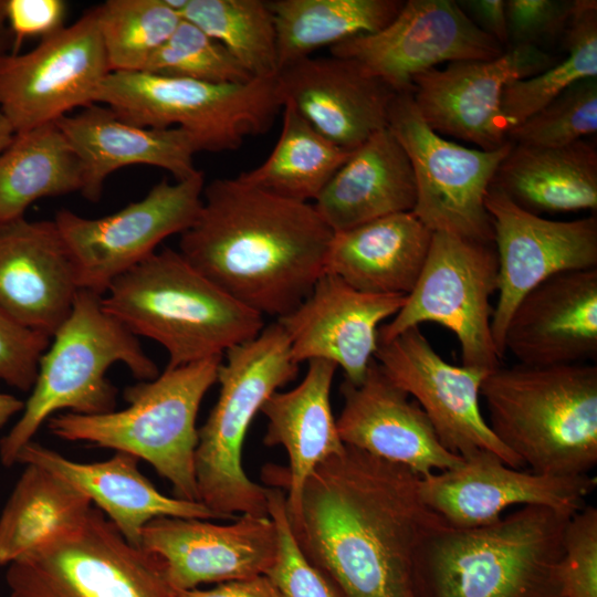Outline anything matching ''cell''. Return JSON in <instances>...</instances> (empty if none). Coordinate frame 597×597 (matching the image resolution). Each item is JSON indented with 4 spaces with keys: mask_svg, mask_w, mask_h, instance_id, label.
Listing matches in <instances>:
<instances>
[{
    "mask_svg": "<svg viewBox=\"0 0 597 597\" xmlns=\"http://www.w3.org/2000/svg\"><path fill=\"white\" fill-rule=\"evenodd\" d=\"M420 479L346 444L308 476L290 526L337 597H415L417 551L448 525L423 501Z\"/></svg>",
    "mask_w": 597,
    "mask_h": 597,
    "instance_id": "1",
    "label": "cell"
},
{
    "mask_svg": "<svg viewBox=\"0 0 597 597\" xmlns=\"http://www.w3.org/2000/svg\"><path fill=\"white\" fill-rule=\"evenodd\" d=\"M333 234L312 203L219 178L205 185L179 252L239 303L280 318L324 274Z\"/></svg>",
    "mask_w": 597,
    "mask_h": 597,
    "instance_id": "2",
    "label": "cell"
},
{
    "mask_svg": "<svg viewBox=\"0 0 597 597\" xmlns=\"http://www.w3.org/2000/svg\"><path fill=\"white\" fill-rule=\"evenodd\" d=\"M569 517L526 505L489 525L442 526L417 551L415 597H562V541Z\"/></svg>",
    "mask_w": 597,
    "mask_h": 597,
    "instance_id": "3",
    "label": "cell"
},
{
    "mask_svg": "<svg viewBox=\"0 0 597 597\" xmlns=\"http://www.w3.org/2000/svg\"><path fill=\"white\" fill-rule=\"evenodd\" d=\"M104 310L132 334L168 353L166 367L222 357L256 337L264 316L235 301L179 251H155L117 276L102 296Z\"/></svg>",
    "mask_w": 597,
    "mask_h": 597,
    "instance_id": "4",
    "label": "cell"
},
{
    "mask_svg": "<svg viewBox=\"0 0 597 597\" xmlns=\"http://www.w3.org/2000/svg\"><path fill=\"white\" fill-rule=\"evenodd\" d=\"M488 425L528 470L589 474L597 464V366H499L482 381Z\"/></svg>",
    "mask_w": 597,
    "mask_h": 597,
    "instance_id": "5",
    "label": "cell"
},
{
    "mask_svg": "<svg viewBox=\"0 0 597 597\" xmlns=\"http://www.w3.org/2000/svg\"><path fill=\"white\" fill-rule=\"evenodd\" d=\"M222 357L166 367L156 378L125 388L126 408L98 415H54L48 429L65 441L87 442L147 461L169 481L176 498L200 502L196 420L205 395L217 383Z\"/></svg>",
    "mask_w": 597,
    "mask_h": 597,
    "instance_id": "6",
    "label": "cell"
},
{
    "mask_svg": "<svg viewBox=\"0 0 597 597\" xmlns=\"http://www.w3.org/2000/svg\"><path fill=\"white\" fill-rule=\"evenodd\" d=\"M223 356L217 376L218 399L198 429L195 472L199 501L224 520H234L235 513L269 516V488L244 472L243 442L265 400L295 379L298 364L276 321Z\"/></svg>",
    "mask_w": 597,
    "mask_h": 597,
    "instance_id": "7",
    "label": "cell"
},
{
    "mask_svg": "<svg viewBox=\"0 0 597 597\" xmlns=\"http://www.w3.org/2000/svg\"><path fill=\"white\" fill-rule=\"evenodd\" d=\"M115 363H123L138 380L159 375L137 337L104 310L102 296L78 290L69 316L40 359L21 417L0 440L2 464H15L20 450L56 411L98 415L115 410L117 390L106 378Z\"/></svg>",
    "mask_w": 597,
    "mask_h": 597,
    "instance_id": "8",
    "label": "cell"
},
{
    "mask_svg": "<svg viewBox=\"0 0 597 597\" xmlns=\"http://www.w3.org/2000/svg\"><path fill=\"white\" fill-rule=\"evenodd\" d=\"M95 103L132 125L179 127L200 151L238 149L247 137L266 133L283 106L276 76L208 83L149 72L108 73Z\"/></svg>",
    "mask_w": 597,
    "mask_h": 597,
    "instance_id": "9",
    "label": "cell"
},
{
    "mask_svg": "<svg viewBox=\"0 0 597 597\" xmlns=\"http://www.w3.org/2000/svg\"><path fill=\"white\" fill-rule=\"evenodd\" d=\"M9 597H171L161 562L97 507L8 565Z\"/></svg>",
    "mask_w": 597,
    "mask_h": 597,
    "instance_id": "10",
    "label": "cell"
},
{
    "mask_svg": "<svg viewBox=\"0 0 597 597\" xmlns=\"http://www.w3.org/2000/svg\"><path fill=\"white\" fill-rule=\"evenodd\" d=\"M498 289L493 243L432 232L421 273L398 313L379 327L378 343L437 323L457 337L462 366L492 371L501 366L492 334L491 296Z\"/></svg>",
    "mask_w": 597,
    "mask_h": 597,
    "instance_id": "11",
    "label": "cell"
},
{
    "mask_svg": "<svg viewBox=\"0 0 597 597\" xmlns=\"http://www.w3.org/2000/svg\"><path fill=\"white\" fill-rule=\"evenodd\" d=\"M406 151L416 181L412 213L432 232L493 243L485 198L494 174L512 147H465L432 130L411 92L395 95L387 126Z\"/></svg>",
    "mask_w": 597,
    "mask_h": 597,
    "instance_id": "12",
    "label": "cell"
},
{
    "mask_svg": "<svg viewBox=\"0 0 597 597\" xmlns=\"http://www.w3.org/2000/svg\"><path fill=\"white\" fill-rule=\"evenodd\" d=\"M203 188L199 170L174 184L163 179L144 198L108 216L86 218L59 210L53 221L78 290L103 296L117 276L153 254L163 240L186 231L201 208Z\"/></svg>",
    "mask_w": 597,
    "mask_h": 597,
    "instance_id": "13",
    "label": "cell"
},
{
    "mask_svg": "<svg viewBox=\"0 0 597 597\" xmlns=\"http://www.w3.org/2000/svg\"><path fill=\"white\" fill-rule=\"evenodd\" d=\"M108 73L93 8L30 51L0 56V114L14 133L54 123L94 104Z\"/></svg>",
    "mask_w": 597,
    "mask_h": 597,
    "instance_id": "14",
    "label": "cell"
},
{
    "mask_svg": "<svg viewBox=\"0 0 597 597\" xmlns=\"http://www.w3.org/2000/svg\"><path fill=\"white\" fill-rule=\"evenodd\" d=\"M354 61L395 93L412 91L413 77L443 63L486 61L503 46L479 29L454 0H408L396 18L371 34L329 48Z\"/></svg>",
    "mask_w": 597,
    "mask_h": 597,
    "instance_id": "15",
    "label": "cell"
},
{
    "mask_svg": "<svg viewBox=\"0 0 597 597\" xmlns=\"http://www.w3.org/2000/svg\"><path fill=\"white\" fill-rule=\"evenodd\" d=\"M375 359L385 375L420 406L448 451L461 458L489 451L512 468H524L483 417L480 389L490 371L449 364L419 327L378 343Z\"/></svg>",
    "mask_w": 597,
    "mask_h": 597,
    "instance_id": "16",
    "label": "cell"
},
{
    "mask_svg": "<svg viewBox=\"0 0 597 597\" xmlns=\"http://www.w3.org/2000/svg\"><path fill=\"white\" fill-rule=\"evenodd\" d=\"M485 208L492 222L499 265L492 334L502 359L507 322L526 293L559 273L597 268V218L567 221L543 218L491 187Z\"/></svg>",
    "mask_w": 597,
    "mask_h": 597,
    "instance_id": "17",
    "label": "cell"
},
{
    "mask_svg": "<svg viewBox=\"0 0 597 597\" xmlns=\"http://www.w3.org/2000/svg\"><path fill=\"white\" fill-rule=\"evenodd\" d=\"M557 60L544 49L509 46L493 60L452 62L423 71L413 77L411 95L432 130L494 150L509 142L501 116L505 85L534 76Z\"/></svg>",
    "mask_w": 597,
    "mask_h": 597,
    "instance_id": "18",
    "label": "cell"
},
{
    "mask_svg": "<svg viewBox=\"0 0 597 597\" xmlns=\"http://www.w3.org/2000/svg\"><path fill=\"white\" fill-rule=\"evenodd\" d=\"M596 485V476L589 474L558 476L512 468L489 451L420 479L426 504L459 528L492 524L515 505L544 506L572 516L586 505Z\"/></svg>",
    "mask_w": 597,
    "mask_h": 597,
    "instance_id": "19",
    "label": "cell"
},
{
    "mask_svg": "<svg viewBox=\"0 0 597 597\" xmlns=\"http://www.w3.org/2000/svg\"><path fill=\"white\" fill-rule=\"evenodd\" d=\"M140 547L161 562L168 586L180 591L266 575L277 557L279 537L270 516L242 514L228 524L159 516L143 527Z\"/></svg>",
    "mask_w": 597,
    "mask_h": 597,
    "instance_id": "20",
    "label": "cell"
},
{
    "mask_svg": "<svg viewBox=\"0 0 597 597\" xmlns=\"http://www.w3.org/2000/svg\"><path fill=\"white\" fill-rule=\"evenodd\" d=\"M406 296L360 292L324 273L308 295L276 322L295 363L329 360L357 385L375 359L379 327L398 313Z\"/></svg>",
    "mask_w": 597,
    "mask_h": 597,
    "instance_id": "21",
    "label": "cell"
},
{
    "mask_svg": "<svg viewBox=\"0 0 597 597\" xmlns=\"http://www.w3.org/2000/svg\"><path fill=\"white\" fill-rule=\"evenodd\" d=\"M336 427L344 444L404 465L421 478L452 469L462 458L448 451L420 406L374 359L362 383L344 379Z\"/></svg>",
    "mask_w": 597,
    "mask_h": 597,
    "instance_id": "22",
    "label": "cell"
},
{
    "mask_svg": "<svg viewBox=\"0 0 597 597\" xmlns=\"http://www.w3.org/2000/svg\"><path fill=\"white\" fill-rule=\"evenodd\" d=\"M282 103L290 102L321 135L353 151L388 126L397 93L354 61L331 55L304 57L276 76Z\"/></svg>",
    "mask_w": 597,
    "mask_h": 597,
    "instance_id": "23",
    "label": "cell"
},
{
    "mask_svg": "<svg viewBox=\"0 0 597 597\" xmlns=\"http://www.w3.org/2000/svg\"><path fill=\"white\" fill-rule=\"evenodd\" d=\"M504 350L527 366L595 358L597 268L559 273L526 293L507 322Z\"/></svg>",
    "mask_w": 597,
    "mask_h": 597,
    "instance_id": "24",
    "label": "cell"
},
{
    "mask_svg": "<svg viewBox=\"0 0 597 597\" xmlns=\"http://www.w3.org/2000/svg\"><path fill=\"white\" fill-rule=\"evenodd\" d=\"M78 287L53 220L25 217L0 223V307L52 338L69 316Z\"/></svg>",
    "mask_w": 597,
    "mask_h": 597,
    "instance_id": "25",
    "label": "cell"
},
{
    "mask_svg": "<svg viewBox=\"0 0 597 597\" xmlns=\"http://www.w3.org/2000/svg\"><path fill=\"white\" fill-rule=\"evenodd\" d=\"M301 383L287 391H274L261 411L268 419L263 443L281 446L289 467H264L265 482L285 489L289 523L300 516L301 498L312 472L327 458L343 451L331 408V388L337 366L325 359L308 360Z\"/></svg>",
    "mask_w": 597,
    "mask_h": 597,
    "instance_id": "26",
    "label": "cell"
},
{
    "mask_svg": "<svg viewBox=\"0 0 597 597\" xmlns=\"http://www.w3.org/2000/svg\"><path fill=\"white\" fill-rule=\"evenodd\" d=\"M55 123L81 163L80 192L88 201H98L106 178L123 167L154 166L167 170L176 180L199 171L193 164L199 147L195 138L179 127L132 125L97 103Z\"/></svg>",
    "mask_w": 597,
    "mask_h": 597,
    "instance_id": "27",
    "label": "cell"
},
{
    "mask_svg": "<svg viewBox=\"0 0 597 597\" xmlns=\"http://www.w3.org/2000/svg\"><path fill=\"white\" fill-rule=\"evenodd\" d=\"M138 461L117 451L104 461L77 462L33 440L17 457V463L39 465L77 489L135 546L140 547L143 527L159 516L224 520L201 502L159 492L139 471Z\"/></svg>",
    "mask_w": 597,
    "mask_h": 597,
    "instance_id": "28",
    "label": "cell"
},
{
    "mask_svg": "<svg viewBox=\"0 0 597 597\" xmlns=\"http://www.w3.org/2000/svg\"><path fill=\"white\" fill-rule=\"evenodd\" d=\"M417 189L409 158L388 127L354 149L315 199L334 231L410 212Z\"/></svg>",
    "mask_w": 597,
    "mask_h": 597,
    "instance_id": "29",
    "label": "cell"
},
{
    "mask_svg": "<svg viewBox=\"0 0 597 597\" xmlns=\"http://www.w3.org/2000/svg\"><path fill=\"white\" fill-rule=\"evenodd\" d=\"M431 237L412 211L334 232L324 273L360 292L408 295L425 265Z\"/></svg>",
    "mask_w": 597,
    "mask_h": 597,
    "instance_id": "30",
    "label": "cell"
},
{
    "mask_svg": "<svg viewBox=\"0 0 597 597\" xmlns=\"http://www.w3.org/2000/svg\"><path fill=\"white\" fill-rule=\"evenodd\" d=\"M490 187L538 216L595 211L597 148L587 139L553 148L512 144Z\"/></svg>",
    "mask_w": 597,
    "mask_h": 597,
    "instance_id": "31",
    "label": "cell"
},
{
    "mask_svg": "<svg viewBox=\"0 0 597 597\" xmlns=\"http://www.w3.org/2000/svg\"><path fill=\"white\" fill-rule=\"evenodd\" d=\"M81 163L56 123L14 133L0 151V223L46 197L81 191Z\"/></svg>",
    "mask_w": 597,
    "mask_h": 597,
    "instance_id": "32",
    "label": "cell"
},
{
    "mask_svg": "<svg viewBox=\"0 0 597 597\" xmlns=\"http://www.w3.org/2000/svg\"><path fill=\"white\" fill-rule=\"evenodd\" d=\"M401 0L268 1L276 32L279 72L322 46L384 29L399 13Z\"/></svg>",
    "mask_w": 597,
    "mask_h": 597,
    "instance_id": "33",
    "label": "cell"
},
{
    "mask_svg": "<svg viewBox=\"0 0 597 597\" xmlns=\"http://www.w3.org/2000/svg\"><path fill=\"white\" fill-rule=\"evenodd\" d=\"M24 467L0 515V566L29 554L93 506L52 472L35 464Z\"/></svg>",
    "mask_w": 597,
    "mask_h": 597,
    "instance_id": "34",
    "label": "cell"
},
{
    "mask_svg": "<svg viewBox=\"0 0 597 597\" xmlns=\"http://www.w3.org/2000/svg\"><path fill=\"white\" fill-rule=\"evenodd\" d=\"M350 153L321 135L290 102H284L282 129L270 156L238 178L277 196L307 202L318 197Z\"/></svg>",
    "mask_w": 597,
    "mask_h": 597,
    "instance_id": "35",
    "label": "cell"
},
{
    "mask_svg": "<svg viewBox=\"0 0 597 597\" xmlns=\"http://www.w3.org/2000/svg\"><path fill=\"white\" fill-rule=\"evenodd\" d=\"M566 55L541 73L505 85L501 116L506 133L524 122L574 83L597 77V1L575 0L562 38Z\"/></svg>",
    "mask_w": 597,
    "mask_h": 597,
    "instance_id": "36",
    "label": "cell"
},
{
    "mask_svg": "<svg viewBox=\"0 0 597 597\" xmlns=\"http://www.w3.org/2000/svg\"><path fill=\"white\" fill-rule=\"evenodd\" d=\"M179 14L223 45L252 77L277 76L276 32L268 1L187 0Z\"/></svg>",
    "mask_w": 597,
    "mask_h": 597,
    "instance_id": "37",
    "label": "cell"
},
{
    "mask_svg": "<svg viewBox=\"0 0 597 597\" xmlns=\"http://www.w3.org/2000/svg\"><path fill=\"white\" fill-rule=\"evenodd\" d=\"M95 9L111 72H143L181 20L165 0H107Z\"/></svg>",
    "mask_w": 597,
    "mask_h": 597,
    "instance_id": "38",
    "label": "cell"
},
{
    "mask_svg": "<svg viewBox=\"0 0 597 597\" xmlns=\"http://www.w3.org/2000/svg\"><path fill=\"white\" fill-rule=\"evenodd\" d=\"M597 132V77L578 81L519 125L506 138L514 145L562 147Z\"/></svg>",
    "mask_w": 597,
    "mask_h": 597,
    "instance_id": "39",
    "label": "cell"
},
{
    "mask_svg": "<svg viewBox=\"0 0 597 597\" xmlns=\"http://www.w3.org/2000/svg\"><path fill=\"white\" fill-rule=\"evenodd\" d=\"M143 72L208 83H244L254 78L223 45L184 19Z\"/></svg>",
    "mask_w": 597,
    "mask_h": 597,
    "instance_id": "40",
    "label": "cell"
},
{
    "mask_svg": "<svg viewBox=\"0 0 597 597\" xmlns=\"http://www.w3.org/2000/svg\"><path fill=\"white\" fill-rule=\"evenodd\" d=\"M269 516L277 530V557L266 576L283 597H337L326 579L314 568L298 548L289 523L285 493L269 488Z\"/></svg>",
    "mask_w": 597,
    "mask_h": 597,
    "instance_id": "41",
    "label": "cell"
},
{
    "mask_svg": "<svg viewBox=\"0 0 597 597\" xmlns=\"http://www.w3.org/2000/svg\"><path fill=\"white\" fill-rule=\"evenodd\" d=\"M559 567L562 597H597V509L585 505L565 526Z\"/></svg>",
    "mask_w": 597,
    "mask_h": 597,
    "instance_id": "42",
    "label": "cell"
},
{
    "mask_svg": "<svg viewBox=\"0 0 597 597\" xmlns=\"http://www.w3.org/2000/svg\"><path fill=\"white\" fill-rule=\"evenodd\" d=\"M507 46L543 44L562 40L575 0H505Z\"/></svg>",
    "mask_w": 597,
    "mask_h": 597,
    "instance_id": "43",
    "label": "cell"
},
{
    "mask_svg": "<svg viewBox=\"0 0 597 597\" xmlns=\"http://www.w3.org/2000/svg\"><path fill=\"white\" fill-rule=\"evenodd\" d=\"M51 337L33 331L0 307V379L21 391L32 389Z\"/></svg>",
    "mask_w": 597,
    "mask_h": 597,
    "instance_id": "44",
    "label": "cell"
},
{
    "mask_svg": "<svg viewBox=\"0 0 597 597\" xmlns=\"http://www.w3.org/2000/svg\"><path fill=\"white\" fill-rule=\"evenodd\" d=\"M62 0H7V27L15 48L28 38L50 35L64 27Z\"/></svg>",
    "mask_w": 597,
    "mask_h": 597,
    "instance_id": "45",
    "label": "cell"
},
{
    "mask_svg": "<svg viewBox=\"0 0 597 597\" xmlns=\"http://www.w3.org/2000/svg\"><path fill=\"white\" fill-rule=\"evenodd\" d=\"M467 17L483 32L492 36L505 50L507 24L505 0L457 1Z\"/></svg>",
    "mask_w": 597,
    "mask_h": 597,
    "instance_id": "46",
    "label": "cell"
},
{
    "mask_svg": "<svg viewBox=\"0 0 597 597\" xmlns=\"http://www.w3.org/2000/svg\"><path fill=\"white\" fill-rule=\"evenodd\" d=\"M171 597H283L266 575L218 584L207 590L189 589L172 591Z\"/></svg>",
    "mask_w": 597,
    "mask_h": 597,
    "instance_id": "47",
    "label": "cell"
},
{
    "mask_svg": "<svg viewBox=\"0 0 597 597\" xmlns=\"http://www.w3.org/2000/svg\"><path fill=\"white\" fill-rule=\"evenodd\" d=\"M24 402L13 395L0 391V428L3 427L11 417L22 412Z\"/></svg>",
    "mask_w": 597,
    "mask_h": 597,
    "instance_id": "48",
    "label": "cell"
},
{
    "mask_svg": "<svg viewBox=\"0 0 597 597\" xmlns=\"http://www.w3.org/2000/svg\"><path fill=\"white\" fill-rule=\"evenodd\" d=\"M14 136V130L8 121L0 114V151L3 150Z\"/></svg>",
    "mask_w": 597,
    "mask_h": 597,
    "instance_id": "49",
    "label": "cell"
},
{
    "mask_svg": "<svg viewBox=\"0 0 597 597\" xmlns=\"http://www.w3.org/2000/svg\"><path fill=\"white\" fill-rule=\"evenodd\" d=\"M7 0H0V36L10 34L7 27Z\"/></svg>",
    "mask_w": 597,
    "mask_h": 597,
    "instance_id": "50",
    "label": "cell"
},
{
    "mask_svg": "<svg viewBox=\"0 0 597 597\" xmlns=\"http://www.w3.org/2000/svg\"><path fill=\"white\" fill-rule=\"evenodd\" d=\"M11 42L10 34L1 35L0 36V56L8 52V48Z\"/></svg>",
    "mask_w": 597,
    "mask_h": 597,
    "instance_id": "51",
    "label": "cell"
}]
</instances>
